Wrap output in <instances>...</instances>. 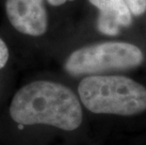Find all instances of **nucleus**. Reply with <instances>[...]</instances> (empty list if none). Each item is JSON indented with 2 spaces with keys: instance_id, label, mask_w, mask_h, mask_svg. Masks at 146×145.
Returning a JSON list of instances; mask_svg holds the SVG:
<instances>
[{
  "instance_id": "obj_1",
  "label": "nucleus",
  "mask_w": 146,
  "mask_h": 145,
  "mask_svg": "<svg viewBox=\"0 0 146 145\" xmlns=\"http://www.w3.org/2000/svg\"><path fill=\"white\" fill-rule=\"evenodd\" d=\"M10 114L20 124H47L65 131L78 128L83 120L81 105L72 89L46 80L21 88L11 100Z\"/></svg>"
},
{
  "instance_id": "obj_2",
  "label": "nucleus",
  "mask_w": 146,
  "mask_h": 145,
  "mask_svg": "<svg viewBox=\"0 0 146 145\" xmlns=\"http://www.w3.org/2000/svg\"><path fill=\"white\" fill-rule=\"evenodd\" d=\"M78 94L84 107L96 114L134 116L146 110V88L126 76H86Z\"/></svg>"
},
{
  "instance_id": "obj_3",
  "label": "nucleus",
  "mask_w": 146,
  "mask_h": 145,
  "mask_svg": "<svg viewBox=\"0 0 146 145\" xmlns=\"http://www.w3.org/2000/svg\"><path fill=\"white\" fill-rule=\"evenodd\" d=\"M143 60V53L135 44L105 42L76 49L67 58L64 69L73 76L97 75L134 69L141 65Z\"/></svg>"
},
{
  "instance_id": "obj_4",
  "label": "nucleus",
  "mask_w": 146,
  "mask_h": 145,
  "mask_svg": "<svg viewBox=\"0 0 146 145\" xmlns=\"http://www.w3.org/2000/svg\"><path fill=\"white\" fill-rule=\"evenodd\" d=\"M5 10L11 24L18 32L38 37L47 30L44 0H6Z\"/></svg>"
},
{
  "instance_id": "obj_5",
  "label": "nucleus",
  "mask_w": 146,
  "mask_h": 145,
  "mask_svg": "<svg viewBox=\"0 0 146 145\" xmlns=\"http://www.w3.org/2000/svg\"><path fill=\"white\" fill-rule=\"evenodd\" d=\"M99 11L97 29L108 36H116L123 27L132 23V13L123 0H89Z\"/></svg>"
},
{
  "instance_id": "obj_6",
  "label": "nucleus",
  "mask_w": 146,
  "mask_h": 145,
  "mask_svg": "<svg viewBox=\"0 0 146 145\" xmlns=\"http://www.w3.org/2000/svg\"><path fill=\"white\" fill-rule=\"evenodd\" d=\"M130 12L135 16H141L146 11V0H123Z\"/></svg>"
},
{
  "instance_id": "obj_7",
  "label": "nucleus",
  "mask_w": 146,
  "mask_h": 145,
  "mask_svg": "<svg viewBox=\"0 0 146 145\" xmlns=\"http://www.w3.org/2000/svg\"><path fill=\"white\" fill-rule=\"evenodd\" d=\"M9 48L6 42L0 38V69H2L8 62Z\"/></svg>"
},
{
  "instance_id": "obj_8",
  "label": "nucleus",
  "mask_w": 146,
  "mask_h": 145,
  "mask_svg": "<svg viewBox=\"0 0 146 145\" xmlns=\"http://www.w3.org/2000/svg\"><path fill=\"white\" fill-rule=\"evenodd\" d=\"M48 2V4H50L51 6H54V7H58V6H61L65 4L66 2L69 1H74V0H46Z\"/></svg>"
}]
</instances>
